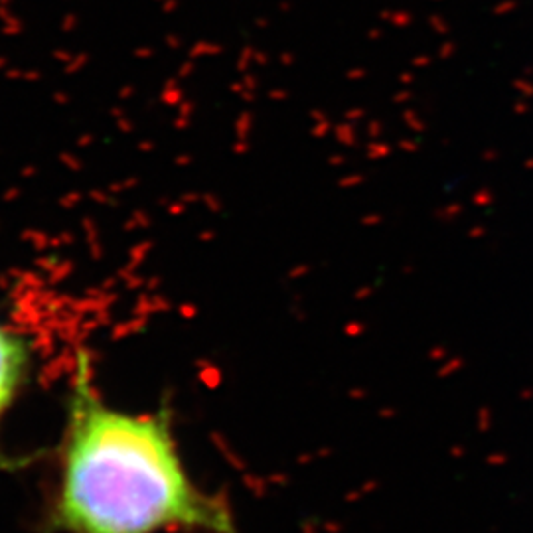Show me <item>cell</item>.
Returning <instances> with one entry per match:
<instances>
[{"mask_svg": "<svg viewBox=\"0 0 533 533\" xmlns=\"http://www.w3.org/2000/svg\"><path fill=\"white\" fill-rule=\"evenodd\" d=\"M48 525L58 533H235L225 498L190 474L166 409L109 405L77 352Z\"/></svg>", "mask_w": 533, "mask_h": 533, "instance_id": "1", "label": "cell"}, {"mask_svg": "<svg viewBox=\"0 0 533 533\" xmlns=\"http://www.w3.org/2000/svg\"><path fill=\"white\" fill-rule=\"evenodd\" d=\"M34 352L30 340L0 318V431L4 417L14 407L30 379ZM14 460L4 452L0 441V468H12Z\"/></svg>", "mask_w": 533, "mask_h": 533, "instance_id": "2", "label": "cell"}]
</instances>
